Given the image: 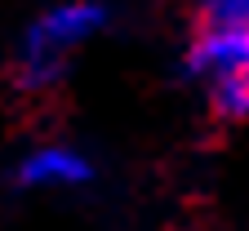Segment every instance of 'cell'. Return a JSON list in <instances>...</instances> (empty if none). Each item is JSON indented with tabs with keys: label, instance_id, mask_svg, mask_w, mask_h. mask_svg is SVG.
<instances>
[{
	"label": "cell",
	"instance_id": "1",
	"mask_svg": "<svg viewBox=\"0 0 249 231\" xmlns=\"http://www.w3.org/2000/svg\"><path fill=\"white\" fill-rule=\"evenodd\" d=\"M111 31L107 0H49L40 14H31L14 40L9 80L27 98H45L67 85L76 58Z\"/></svg>",
	"mask_w": 249,
	"mask_h": 231
},
{
	"label": "cell",
	"instance_id": "2",
	"mask_svg": "<svg viewBox=\"0 0 249 231\" xmlns=\"http://www.w3.org/2000/svg\"><path fill=\"white\" fill-rule=\"evenodd\" d=\"M93 182H98V160L67 138L31 142L9 160V187L18 195H67Z\"/></svg>",
	"mask_w": 249,
	"mask_h": 231
},
{
	"label": "cell",
	"instance_id": "3",
	"mask_svg": "<svg viewBox=\"0 0 249 231\" xmlns=\"http://www.w3.org/2000/svg\"><path fill=\"white\" fill-rule=\"evenodd\" d=\"M178 67H182V80H192L196 89H209L213 80L249 71V22H200L187 40Z\"/></svg>",
	"mask_w": 249,
	"mask_h": 231
},
{
	"label": "cell",
	"instance_id": "4",
	"mask_svg": "<svg viewBox=\"0 0 249 231\" xmlns=\"http://www.w3.org/2000/svg\"><path fill=\"white\" fill-rule=\"evenodd\" d=\"M205 93V103H209V116L218 124H245L249 120V71H236L227 80H213Z\"/></svg>",
	"mask_w": 249,
	"mask_h": 231
},
{
	"label": "cell",
	"instance_id": "5",
	"mask_svg": "<svg viewBox=\"0 0 249 231\" xmlns=\"http://www.w3.org/2000/svg\"><path fill=\"white\" fill-rule=\"evenodd\" d=\"M196 22H249V0H192Z\"/></svg>",
	"mask_w": 249,
	"mask_h": 231
}]
</instances>
